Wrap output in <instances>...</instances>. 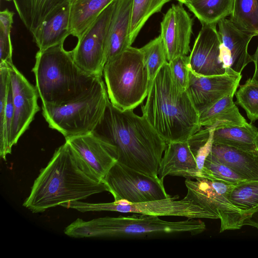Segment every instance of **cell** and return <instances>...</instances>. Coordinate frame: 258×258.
<instances>
[{
	"label": "cell",
	"mask_w": 258,
	"mask_h": 258,
	"mask_svg": "<svg viewBox=\"0 0 258 258\" xmlns=\"http://www.w3.org/2000/svg\"><path fill=\"white\" fill-rule=\"evenodd\" d=\"M104 191L107 188L103 181L66 141L40 170L23 206L33 213H42Z\"/></svg>",
	"instance_id": "obj_1"
},
{
	"label": "cell",
	"mask_w": 258,
	"mask_h": 258,
	"mask_svg": "<svg viewBox=\"0 0 258 258\" xmlns=\"http://www.w3.org/2000/svg\"><path fill=\"white\" fill-rule=\"evenodd\" d=\"M92 133L115 147L117 161L150 176H158L167 143L143 116L133 110H121L109 100Z\"/></svg>",
	"instance_id": "obj_2"
},
{
	"label": "cell",
	"mask_w": 258,
	"mask_h": 258,
	"mask_svg": "<svg viewBox=\"0 0 258 258\" xmlns=\"http://www.w3.org/2000/svg\"><path fill=\"white\" fill-rule=\"evenodd\" d=\"M142 108L144 118L167 143L187 141L201 130L199 113L175 83L168 62L157 74Z\"/></svg>",
	"instance_id": "obj_3"
},
{
	"label": "cell",
	"mask_w": 258,
	"mask_h": 258,
	"mask_svg": "<svg viewBox=\"0 0 258 258\" xmlns=\"http://www.w3.org/2000/svg\"><path fill=\"white\" fill-rule=\"evenodd\" d=\"M42 106H57L89 92L102 77L89 74L75 62L72 50L61 43L38 50L32 69Z\"/></svg>",
	"instance_id": "obj_4"
},
{
	"label": "cell",
	"mask_w": 258,
	"mask_h": 258,
	"mask_svg": "<svg viewBox=\"0 0 258 258\" xmlns=\"http://www.w3.org/2000/svg\"><path fill=\"white\" fill-rule=\"evenodd\" d=\"M159 217L134 214L89 221L78 218L65 228L64 233L73 238H122L180 233L195 235L206 229L205 223L200 220L168 221Z\"/></svg>",
	"instance_id": "obj_5"
},
{
	"label": "cell",
	"mask_w": 258,
	"mask_h": 258,
	"mask_svg": "<svg viewBox=\"0 0 258 258\" xmlns=\"http://www.w3.org/2000/svg\"><path fill=\"white\" fill-rule=\"evenodd\" d=\"M103 75L110 101L121 110H133L147 96L151 83L140 48L130 46L108 60Z\"/></svg>",
	"instance_id": "obj_6"
},
{
	"label": "cell",
	"mask_w": 258,
	"mask_h": 258,
	"mask_svg": "<svg viewBox=\"0 0 258 258\" xmlns=\"http://www.w3.org/2000/svg\"><path fill=\"white\" fill-rule=\"evenodd\" d=\"M109 101L102 78L81 98L57 106H42V115L49 127L65 139L93 132Z\"/></svg>",
	"instance_id": "obj_7"
},
{
	"label": "cell",
	"mask_w": 258,
	"mask_h": 258,
	"mask_svg": "<svg viewBox=\"0 0 258 258\" xmlns=\"http://www.w3.org/2000/svg\"><path fill=\"white\" fill-rule=\"evenodd\" d=\"M178 199V196H174L164 199L137 203H131L124 201L89 203L78 201L62 203L61 206L81 212L112 211L158 217L218 219L216 216L195 204L187 197H185L181 200Z\"/></svg>",
	"instance_id": "obj_8"
},
{
	"label": "cell",
	"mask_w": 258,
	"mask_h": 258,
	"mask_svg": "<svg viewBox=\"0 0 258 258\" xmlns=\"http://www.w3.org/2000/svg\"><path fill=\"white\" fill-rule=\"evenodd\" d=\"M185 184L187 190L185 197L220 220V232L238 229L243 226L246 215L233 205L228 198L234 185L204 177L186 179Z\"/></svg>",
	"instance_id": "obj_9"
},
{
	"label": "cell",
	"mask_w": 258,
	"mask_h": 258,
	"mask_svg": "<svg viewBox=\"0 0 258 258\" xmlns=\"http://www.w3.org/2000/svg\"><path fill=\"white\" fill-rule=\"evenodd\" d=\"M164 179L154 177L116 161L104 178L107 191L114 201L137 203L171 197L166 191Z\"/></svg>",
	"instance_id": "obj_10"
},
{
	"label": "cell",
	"mask_w": 258,
	"mask_h": 258,
	"mask_svg": "<svg viewBox=\"0 0 258 258\" xmlns=\"http://www.w3.org/2000/svg\"><path fill=\"white\" fill-rule=\"evenodd\" d=\"M115 5L110 3L88 28L72 50L76 63L86 73L102 77L107 60L108 31Z\"/></svg>",
	"instance_id": "obj_11"
},
{
	"label": "cell",
	"mask_w": 258,
	"mask_h": 258,
	"mask_svg": "<svg viewBox=\"0 0 258 258\" xmlns=\"http://www.w3.org/2000/svg\"><path fill=\"white\" fill-rule=\"evenodd\" d=\"M14 109L10 146L16 145L39 111L37 89L14 66L8 68Z\"/></svg>",
	"instance_id": "obj_12"
},
{
	"label": "cell",
	"mask_w": 258,
	"mask_h": 258,
	"mask_svg": "<svg viewBox=\"0 0 258 258\" xmlns=\"http://www.w3.org/2000/svg\"><path fill=\"white\" fill-rule=\"evenodd\" d=\"M242 78L231 69L219 75L200 76L190 70L186 91L199 114L222 98L235 93Z\"/></svg>",
	"instance_id": "obj_13"
},
{
	"label": "cell",
	"mask_w": 258,
	"mask_h": 258,
	"mask_svg": "<svg viewBox=\"0 0 258 258\" xmlns=\"http://www.w3.org/2000/svg\"><path fill=\"white\" fill-rule=\"evenodd\" d=\"M216 24L202 25L188 56V67L196 75H219L224 74L228 70L221 58L220 40Z\"/></svg>",
	"instance_id": "obj_14"
},
{
	"label": "cell",
	"mask_w": 258,
	"mask_h": 258,
	"mask_svg": "<svg viewBox=\"0 0 258 258\" xmlns=\"http://www.w3.org/2000/svg\"><path fill=\"white\" fill-rule=\"evenodd\" d=\"M183 4L172 5L160 23V36L165 47L168 61L190 51L192 20Z\"/></svg>",
	"instance_id": "obj_15"
},
{
	"label": "cell",
	"mask_w": 258,
	"mask_h": 258,
	"mask_svg": "<svg viewBox=\"0 0 258 258\" xmlns=\"http://www.w3.org/2000/svg\"><path fill=\"white\" fill-rule=\"evenodd\" d=\"M101 180L117 161L115 147L93 133L66 139Z\"/></svg>",
	"instance_id": "obj_16"
},
{
	"label": "cell",
	"mask_w": 258,
	"mask_h": 258,
	"mask_svg": "<svg viewBox=\"0 0 258 258\" xmlns=\"http://www.w3.org/2000/svg\"><path fill=\"white\" fill-rule=\"evenodd\" d=\"M217 24L222 61L227 70L241 74L245 67L252 62L247 50L249 43L254 36L238 29L230 19L224 18Z\"/></svg>",
	"instance_id": "obj_17"
},
{
	"label": "cell",
	"mask_w": 258,
	"mask_h": 258,
	"mask_svg": "<svg viewBox=\"0 0 258 258\" xmlns=\"http://www.w3.org/2000/svg\"><path fill=\"white\" fill-rule=\"evenodd\" d=\"M168 175L186 179L201 177L188 140L167 143L159 165L158 176L164 179Z\"/></svg>",
	"instance_id": "obj_18"
},
{
	"label": "cell",
	"mask_w": 258,
	"mask_h": 258,
	"mask_svg": "<svg viewBox=\"0 0 258 258\" xmlns=\"http://www.w3.org/2000/svg\"><path fill=\"white\" fill-rule=\"evenodd\" d=\"M132 8V0H115L108 31L107 60L131 46L128 41V34Z\"/></svg>",
	"instance_id": "obj_19"
},
{
	"label": "cell",
	"mask_w": 258,
	"mask_h": 258,
	"mask_svg": "<svg viewBox=\"0 0 258 258\" xmlns=\"http://www.w3.org/2000/svg\"><path fill=\"white\" fill-rule=\"evenodd\" d=\"M71 4L66 5L52 14L32 35L33 40L39 50L63 43L71 35Z\"/></svg>",
	"instance_id": "obj_20"
},
{
	"label": "cell",
	"mask_w": 258,
	"mask_h": 258,
	"mask_svg": "<svg viewBox=\"0 0 258 258\" xmlns=\"http://www.w3.org/2000/svg\"><path fill=\"white\" fill-rule=\"evenodd\" d=\"M210 153L246 180H258V154L213 144Z\"/></svg>",
	"instance_id": "obj_21"
},
{
	"label": "cell",
	"mask_w": 258,
	"mask_h": 258,
	"mask_svg": "<svg viewBox=\"0 0 258 258\" xmlns=\"http://www.w3.org/2000/svg\"><path fill=\"white\" fill-rule=\"evenodd\" d=\"M74 0H12L23 24L33 35L56 11Z\"/></svg>",
	"instance_id": "obj_22"
},
{
	"label": "cell",
	"mask_w": 258,
	"mask_h": 258,
	"mask_svg": "<svg viewBox=\"0 0 258 258\" xmlns=\"http://www.w3.org/2000/svg\"><path fill=\"white\" fill-rule=\"evenodd\" d=\"M235 93L225 96L199 114L202 126L216 127L230 126H243L246 120L240 113L233 101Z\"/></svg>",
	"instance_id": "obj_23"
},
{
	"label": "cell",
	"mask_w": 258,
	"mask_h": 258,
	"mask_svg": "<svg viewBox=\"0 0 258 258\" xmlns=\"http://www.w3.org/2000/svg\"><path fill=\"white\" fill-rule=\"evenodd\" d=\"M213 144H223L258 154V130L251 123L243 126L216 127Z\"/></svg>",
	"instance_id": "obj_24"
},
{
	"label": "cell",
	"mask_w": 258,
	"mask_h": 258,
	"mask_svg": "<svg viewBox=\"0 0 258 258\" xmlns=\"http://www.w3.org/2000/svg\"><path fill=\"white\" fill-rule=\"evenodd\" d=\"M114 0H74L71 4V35L80 38L101 13Z\"/></svg>",
	"instance_id": "obj_25"
},
{
	"label": "cell",
	"mask_w": 258,
	"mask_h": 258,
	"mask_svg": "<svg viewBox=\"0 0 258 258\" xmlns=\"http://www.w3.org/2000/svg\"><path fill=\"white\" fill-rule=\"evenodd\" d=\"M233 0H192L185 4L202 25L217 24L230 16Z\"/></svg>",
	"instance_id": "obj_26"
},
{
	"label": "cell",
	"mask_w": 258,
	"mask_h": 258,
	"mask_svg": "<svg viewBox=\"0 0 258 258\" xmlns=\"http://www.w3.org/2000/svg\"><path fill=\"white\" fill-rule=\"evenodd\" d=\"M230 20L242 31L258 36V0H233Z\"/></svg>",
	"instance_id": "obj_27"
},
{
	"label": "cell",
	"mask_w": 258,
	"mask_h": 258,
	"mask_svg": "<svg viewBox=\"0 0 258 258\" xmlns=\"http://www.w3.org/2000/svg\"><path fill=\"white\" fill-rule=\"evenodd\" d=\"M170 0H132L131 23L128 34L131 46L141 30L153 14L160 12Z\"/></svg>",
	"instance_id": "obj_28"
},
{
	"label": "cell",
	"mask_w": 258,
	"mask_h": 258,
	"mask_svg": "<svg viewBox=\"0 0 258 258\" xmlns=\"http://www.w3.org/2000/svg\"><path fill=\"white\" fill-rule=\"evenodd\" d=\"M228 198L244 214L258 208V180H245L234 185Z\"/></svg>",
	"instance_id": "obj_29"
},
{
	"label": "cell",
	"mask_w": 258,
	"mask_h": 258,
	"mask_svg": "<svg viewBox=\"0 0 258 258\" xmlns=\"http://www.w3.org/2000/svg\"><path fill=\"white\" fill-rule=\"evenodd\" d=\"M143 54L150 83L163 65L168 62L166 50L160 35L140 48Z\"/></svg>",
	"instance_id": "obj_30"
},
{
	"label": "cell",
	"mask_w": 258,
	"mask_h": 258,
	"mask_svg": "<svg viewBox=\"0 0 258 258\" xmlns=\"http://www.w3.org/2000/svg\"><path fill=\"white\" fill-rule=\"evenodd\" d=\"M201 174V177L222 181L233 185L246 180L210 153L205 160Z\"/></svg>",
	"instance_id": "obj_31"
},
{
	"label": "cell",
	"mask_w": 258,
	"mask_h": 258,
	"mask_svg": "<svg viewBox=\"0 0 258 258\" xmlns=\"http://www.w3.org/2000/svg\"><path fill=\"white\" fill-rule=\"evenodd\" d=\"M215 128L214 126L205 127V128L200 130L188 140L189 146L201 173L205 160L211 151Z\"/></svg>",
	"instance_id": "obj_32"
},
{
	"label": "cell",
	"mask_w": 258,
	"mask_h": 258,
	"mask_svg": "<svg viewBox=\"0 0 258 258\" xmlns=\"http://www.w3.org/2000/svg\"><path fill=\"white\" fill-rule=\"evenodd\" d=\"M236 103L245 111L251 122L258 119V85L251 78L239 86L235 94Z\"/></svg>",
	"instance_id": "obj_33"
},
{
	"label": "cell",
	"mask_w": 258,
	"mask_h": 258,
	"mask_svg": "<svg viewBox=\"0 0 258 258\" xmlns=\"http://www.w3.org/2000/svg\"><path fill=\"white\" fill-rule=\"evenodd\" d=\"M172 78L182 90L186 91L189 80L190 69L188 67V56H178L168 62Z\"/></svg>",
	"instance_id": "obj_34"
},
{
	"label": "cell",
	"mask_w": 258,
	"mask_h": 258,
	"mask_svg": "<svg viewBox=\"0 0 258 258\" xmlns=\"http://www.w3.org/2000/svg\"><path fill=\"white\" fill-rule=\"evenodd\" d=\"M13 47L11 35L0 33V67L14 65L12 59Z\"/></svg>",
	"instance_id": "obj_35"
},
{
	"label": "cell",
	"mask_w": 258,
	"mask_h": 258,
	"mask_svg": "<svg viewBox=\"0 0 258 258\" xmlns=\"http://www.w3.org/2000/svg\"><path fill=\"white\" fill-rule=\"evenodd\" d=\"M14 13L6 9L0 12V33L11 35Z\"/></svg>",
	"instance_id": "obj_36"
},
{
	"label": "cell",
	"mask_w": 258,
	"mask_h": 258,
	"mask_svg": "<svg viewBox=\"0 0 258 258\" xmlns=\"http://www.w3.org/2000/svg\"><path fill=\"white\" fill-rule=\"evenodd\" d=\"M243 225H248L258 229V208L246 214Z\"/></svg>",
	"instance_id": "obj_37"
},
{
	"label": "cell",
	"mask_w": 258,
	"mask_h": 258,
	"mask_svg": "<svg viewBox=\"0 0 258 258\" xmlns=\"http://www.w3.org/2000/svg\"><path fill=\"white\" fill-rule=\"evenodd\" d=\"M251 57L255 65V71L251 80L258 85V44L254 53L251 55Z\"/></svg>",
	"instance_id": "obj_38"
},
{
	"label": "cell",
	"mask_w": 258,
	"mask_h": 258,
	"mask_svg": "<svg viewBox=\"0 0 258 258\" xmlns=\"http://www.w3.org/2000/svg\"><path fill=\"white\" fill-rule=\"evenodd\" d=\"M176 1H177L179 3L184 4V5L186 4V0H176Z\"/></svg>",
	"instance_id": "obj_39"
},
{
	"label": "cell",
	"mask_w": 258,
	"mask_h": 258,
	"mask_svg": "<svg viewBox=\"0 0 258 258\" xmlns=\"http://www.w3.org/2000/svg\"><path fill=\"white\" fill-rule=\"evenodd\" d=\"M192 0H186V3L188 2H190V1H191Z\"/></svg>",
	"instance_id": "obj_40"
},
{
	"label": "cell",
	"mask_w": 258,
	"mask_h": 258,
	"mask_svg": "<svg viewBox=\"0 0 258 258\" xmlns=\"http://www.w3.org/2000/svg\"><path fill=\"white\" fill-rule=\"evenodd\" d=\"M5 1H12V0H5Z\"/></svg>",
	"instance_id": "obj_41"
},
{
	"label": "cell",
	"mask_w": 258,
	"mask_h": 258,
	"mask_svg": "<svg viewBox=\"0 0 258 258\" xmlns=\"http://www.w3.org/2000/svg\"></svg>",
	"instance_id": "obj_42"
}]
</instances>
